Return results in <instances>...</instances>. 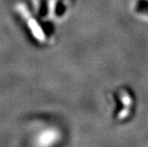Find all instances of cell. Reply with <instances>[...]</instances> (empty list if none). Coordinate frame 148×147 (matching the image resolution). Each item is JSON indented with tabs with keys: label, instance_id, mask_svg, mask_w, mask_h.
Listing matches in <instances>:
<instances>
[{
	"label": "cell",
	"instance_id": "cell-1",
	"mask_svg": "<svg viewBox=\"0 0 148 147\" xmlns=\"http://www.w3.org/2000/svg\"><path fill=\"white\" fill-rule=\"evenodd\" d=\"M139 4L146 8H148V1H146V0H139Z\"/></svg>",
	"mask_w": 148,
	"mask_h": 147
}]
</instances>
